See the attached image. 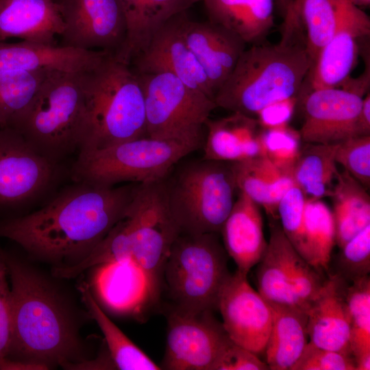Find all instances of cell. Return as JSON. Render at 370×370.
Here are the masks:
<instances>
[{
    "mask_svg": "<svg viewBox=\"0 0 370 370\" xmlns=\"http://www.w3.org/2000/svg\"><path fill=\"white\" fill-rule=\"evenodd\" d=\"M12 292V341L8 358L48 369L87 360L74 312L51 280L3 251Z\"/></svg>",
    "mask_w": 370,
    "mask_h": 370,
    "instance_id": "cell-2",
    "label": "cell"
},
{
    "mask_svg": "<svg viewBox=\"0 0 370 370\" xmlns=\"http://www.w3.org/2000/svg\"><path fill=\"white\" fill-rule=\"evenodd\" d=\"M270 305L273 320L264 362L271 370H291L308 342L307 313L295 306Z\"/></svg>",
    "mask_w": 370,
    "mask_h": 370,
    "instance_id": "cell-28",
    "label": "cell"
},
{
    "mask_svg": "<svg viewBox=\"0 0 370 370\" xmlns=\"http://www.w3.org/2000/svg\"><path fill=\"white\" fill-rule=\"evenodd\" d=\"M127 23V35L124 45L115 55L121 61L130 64L143 50L142 0H120Z\"/></svg>",
    "mask_w": 370,
    "mask_h": 370,
    "instance_id": "cell-42",
    "label": "cell"
},
{
    "mask_svg": "<svg viewBox=\"0 0 370 370\" xmlns=\"http://www.w3.org/2000/svg\"><path fill=\"white\" fill-rule=\"evenodd\" d=\"M364 71L357 77H349L339 86L364 97L370 92V64H365Z\"/></svg>",
    "mask_w": 370,
    "mask_h": 370,
    "instance_id": "cell-46",
    "label": "cell"
},
{
    "mask_svg": "<svg viewBox=\"0 0 370 370\" xmlns=\"http://www.w3.org/2000/svg\"><path fill=\"white\" fill-rule=\"evenodd\" d=\"M58 164L39 153L14 128L0 127V210L41 196L53 185Z\"/></svg>",
    "mask_w": 370,
    "mask_h": 370,
    "instance_id": "cell-11",
    "label": "cell"
},
{
    "mask_svg": "<svg viewBox=\"0 0 370 370\" xmlns=\"http://www.w3.org/2000/svg\"><path fill=\"white\" fill-rule=\"evenodd\" d=\"M291 370H356L352 355L323 349L308 342Z\"/></svg>",
    "mask_w": 370,
    "mask_h": 370,
    "instance_id": "cell-41",
    "label": "cell"
},
{
    "mask_svg": "<svg viewBox=\"0 0 370 370\" xmlns=\"http://www.w3.org/2000/svg\"><path fill=\"white\" fill-rule=\"evenodd\" d=\"M335 160L367 190L369 189L370 135L352 136L338 143Z\"/></svg>",
    "mask_w": 370,
    "mask_h": 370,
    "instance_id": "cell-39",
    "label": "cell"
},
{
    "mask_svg": "<svg viewBox=\"0 0 370 370\" xmlns=\"http://www.w3.org/2000/svg\"><path fill=\"white\" fill-rule=\"evenodd\" d=\"M184 12L170 18L156 32L146 49L131 62L132 68L137 73H171L214 100L208 79L184 38Z\"/></svg>",
    "mask_w": 370,
    "mask_h": 370,
    "instance_id": "cell-17",
    "label": "cell"
},
{
    "mask_svg": "<svg viewBox=\"0 0 370 370\" xmlns=\"http://www.w3.org/2000/svg\"><path fill=\"white\" fill-rule=\"evenodd\" d=\"M267 364L253 352L233 341L226 347L214 370H268Z\"/></svg>",
    "mask_w": 370,
    "mask_h": 370,
    "instance_id": "cell-44",
    "label": "cell"
},
{
    "mask_svg": "<svg viewBox=\"0 0 370 370\" xmlns=\"http://www.w3.org/2000/svg\"><path fill=\"white\" fill-rule=\"evenodd\" d=\"M12 301L3 250L0 249V360L8 356L12 341Z\"/></svg>",
    "mask_w": 370,
    "mask_h": 370,
    "instance_id": "cell-43",
    "label": "cell"
},
{
    "mask_svg": "<svg viewBox=\"0 0 370 370\" xmlns=\"http://www.w3.org/2000/svg\"><path fill=\"white\" fill-rule=\"evenodd\" d=\"M50 71H0V127L8 126L29 106Z\"/></svg>",
    "mask_w": 370,
    "mask_h": 370,
    "instance_id": "cell-35",
    "label": "cell"
},
{
    "mask_svg": "<svg viewBox=\"0 0 370 370\" xmlns=\"http://www.w3.org/2000/svg\"><path fill=\"white\" fill-rule=\"evenodd\" d=\"M208 21L239 36L245 43L264 42L274 25L275 0H202Z\"/></svg>",
    "mask_w": 370,
    "mask_h": 370,
    "instance_id": "cell-26",
    "label": "cell"
},
{
    "mask_svg": "<svg viewBox=\"0 0 370 370\" xmlns=\"http://www.w3.org/2000/svg\"><path fill=\"white\" fill-rule=\"evenodd\" d=\"M182 32L215 95L232 72L247 44L236 34L220 25L210 21L190 20L186 12L182 16Z\"/></svg>",
    "mask_w": 370,
    "mask_h": 370,
    "instance_id": "cell-18",
    "label": "cell"
},
{
    "mask_svg": "<svg viewBox=\"0 0 370 370\" xmlns=\"http://www.w3.org/2000/svg\"><path fill=\"white\" fill-rule=\"evenodd\" d=\"M293 1L294 0H275V6L283 18L293 5Z\"/></svg>",
    "mask_w": 370,
    "mask_h": 370,
    "instance_id": "cell-48",
    "label": "cell"
},
{
    "mask_svg": "<svg viewBox=\"0 0 370 370\" xmlns=\"http://www.w3.org/2000/svg\"><path fill=\"white\" fill-rule=\"evenodd\" d=\"M297 254L280 223L271 218L267 247L256 264L258 291L269 303L297 307L290 288L293 265Z\"/></svg>",
    "mask_w": 370,
    "mask_h": 370,
    "instance_id": "cell-25",
    "label": "cell"
},
{
    "mask_svg": "<svg viewBox=\"0 0 370 370\" xmlns=\"http://www.w3.org/2000/svg\"><path fill=\"white\" fill-rule=\"evenodd\" d=\"M79 290L88 312L103 333L108 352L114 369H162L160 366L156 364L108 317L95 301L86 284H82Z\"/></svg>",
    "mask_w": 370,
    "mask_h": 370,
    "instance_id": "cell-31",
    "label": "cell"
},
{
    "mask_svg": "<svg viewBox=\"0 0 370 370\" xmlns=\"http://www.w3.org/2000/svg\"><path fill=\"white\" fill-rule=\"evenodd\" d=\"M200 1L201 0H142L143 51L156 32L166 22L174 16L186 12Z\"/></svg>",
    "mask_w": 370,
    "mask_h": 370,
    "instance_id": "cell-40",
    "label": "cell"
},
{
    "mask_svg": "<svg viewBox=\"0 0 370 370\" xmlns=\"http://www.w3.org/2000/svg\"><path fill=\"white\" fill-rule=\"evenodd\" d=\"M230 339L258 357L264 354L272 325L270 304L237 270L222 286L217 303Z\"/></svg>",
    "mask_w": 370,
    "mask_h": 370,
    "instance_id": "cell-14",
    "label": "cell"
},
{
    "mask_svg": "<svg viewBox=\"0 0 370 370\" xmlns=\"http://www.w3.org/2000/svg\"><path fill=\"white\" fill-rule=\"evenodd\" d=\"M307 197L294 184L283 195L278 206L281 227L295 250L304 258V216Z\"/></svg>",
    "mask_w": 370,
    "mask_h": 370,
    "instance_id": "cell-38",
    "label": "cell"
},
{
    "mask_svg": "<svg viewBox=\"0 0 370 370\" xmlns=\"http://www.w3.org/2000/svg\"><path fill=\"white\" fill-rule=\"evenodd\" d=\"M219 234H179L173 241L162 274L173 309L184 313L217 310L221 289L231 274Z\"/></svg>",
    "mask_w": 370,
    "mask_h": 370,
    "instance_id": "cell-8",
    "label": "cell"
},
{
    "mask_svg": "<svg viewBox=\"0 0 370 370\" xmlns=\"http://www.w3.org/2000/svg\"><path fill=\"white\" fill-rule=\"evenodd\" d=\"M367 190L345 170L338 171L330 197L336 229V244L341 249L370 225V197Z\"/></svg>",
    "mask_w": 370,
    "mask_h": 370,
    "instance_id": "cell-29",
    "label": "cell"
},
{
    "mask_svg": "<svg viewBox=\"0 0 370 370\" xmlns=\"http://www.w3.org/2000/svg\"><path fill=\"white\" fill-rule=\"evenodd\" d=\"M304 259L329 273L336 229L332 210L321 199L307 198L304 216Z\"/></svg>",
    "mask_w": 370,
    "mask_h": 370,
    "instance_id": "cell-32",
    "label": "cell"
},
{
    "mask_svg": "<svg viewBox=\"0 0 370 370\" xmlns=\"http://www.w3.org/2000/svg\"><path fill=\"white\" fill-rule=\"evenodd\" d=\"M135 73L143 95L146 136L204 143L205 123L217 108L214 100L171 73Z\"/></svg>",
    "mask_w": 370,
    "mask_h": 370,
    "instance_id": "cell-10",
    "label": "cell"
},
{
    "mask_svg": "<svg viewBox=\"0 0 370 370\" xmlns=\"http://www.w3.org/2000/svg\"><path fill=\"white\" fill-rule=\"evenodd\" d=\"M341 249L333 274L347 284L369 275L370 225L349 240Z\"/></svg>",
    "mask_w": 370,
    "mask_h": 370,
    "instance_id": "cell-37",
    "label": "cell"
},
{
    "mask_svg": "<svg viewBox=\"0 0 370 370\" xmlns=\"http://www.w3.org/2000/svg\"><path fill=\"white\" fill-rule=\"evenodd\" d=\"M345 1L300 0L293 2V5L300 12L311 68L321 50L334 34Z\"/></svg>",
    "mask_w": 370,
    "mask_h": 370,
    "instance_id": "cell-34",
    "label": "cell"
},
{
    "mask_svg": "<svg viewBox=\"0 0 370 370\" xmlns=\"http://www.w3.org/2000/svg\"><path fill=\"white\" fill-rule=\"evenodd\" d=\"M300 1V0H294L295 2H298V1ZM294 1H293V2H294Z\"/></svg>",
    "mask_w": 370,
    "mask_h": 370,
    "instance_id": "cell-50",
    "label": "cell"
},
{
    "mask_svg": "<svg viewBox=\"0 0 370 370\" xmlns=\"http://www.w3.org/2000/svg\"><path fill=\"white\" fill-rule=\"evenodd\" d=\"M167 336L161 369L214 370L232 342L212 311L184 313L172 309L167 317Z\"/></svg>",
    "mask_w": 370,
    "mask_h": 370,
    "instance_id": "cell-12",
    "label": "cell"
},
{
    "mask_svg": "<svg viewBox=\"0 0 370 370\" xmlns=\"http://www.w3.org/2000/svg\"><path fill=\"white\" fill-rule=\"evenodd\" d=\"M352 4L358 7H369L370 5V0H347Z\"/></svg>",
    "mask_w": 370,
    "mask_h": 370,
    "instance_id": "cell-49",
    "label": "cell"
},
{
    "mask_svg": "<svg viewBox=\"0 0 370 370\" xmlns=\"http://www.w3.org/2000/svg\"><path fill=\"white\" fill-rule=\"evenodd\" d=\"M113 234L123 256L145 271L159 294L166 260L180 234L167 208L162 180L137 184Z\"/></svg>",
    "mask_w": 370,
    "mask_h": 370,
    "instance_id": "cell-9",
    "label": "cell"
},
{
    "mask_svg": "<svg viewBox=\"0 0 370 370\" xmlns=\"http://www.w3.org/2000/svg\"><path fill=\"white\" fill-rule=\"evenodd\" d=\"M220 234L237 271L247 276L251 268L260 262L267 247L260 206L238 191Z\"/></svg>",
    "mask_w": 370,
    "mask_h": 370,
    "instance_id": "cell-22",
    "label": "cell"
},
{
    "mask_svg": "<svg viewBox=\"0 0 370 370\" xmlns=\"http://www.w3.org/2000/svg\"><path fill=\"white\" fill-rule=\"evenodd\" d=\"M304 120L299 130L302 143L335 144L356 136L363 97L341 88L301 93Z\"/></svg>",
    "mask_w": 370,
    "mask_h": 370,
    "instance_id": "cell-15",
    "label": "cell"
},
{
    "mask_svg": "<svg viewBox=\"0 0 370 370\" xmlns=\"http://www.w3.org/2000/svg\"><path fill=\"white\" fill-rule=\"evenodd\" d=\"M231 164L238 190L263 207L270 218L278 219V204L295 184L292 175L264 155Z\"/></svg>",
    "mask_w": 370,
    "mask_h": 370,
    "instance_id": "cell-27",
    "label": "cell"
},
{
    "mask_svg": "<svg viewBox=\"0 0 370 370\" xmlns=\"http://www.w3.org/2000/svg\"><path fill=\"white\" fill-rule=\"evenodd\" d=\"M370 135V92L362 99L356 123V136Z\"/></svg>",
    "mask_w": 370,
    "mask_h": 370,
    "instance_id": "cell-47",
    "label": "cell"
},
{
    "mask_svg": "<svg viewBox=\"0 0 370 370\" xmlns=\"http://www.w3.org/2000/svg\"><path fill=\"white\" fill-rule=\"evenodd\" d=\"M94 286L102 303L122 314H140L159 295L147 273L132 259L98 265Z\"/></svg>",
    "mask_w": 370,
    "mask_h": 370,
    "instance_id": "cell-19",
    "label": "cell"
},
{
    "mask_svg": "<svg viewBox=\"0 0 370 370\" xmlns=\"http://www.w3.org/2000/svg\"><path fill=\"white\" fill-rule=\"evenodd\" d=\"M137 184L103 186L76 182L40 209L1 220L0 238L15 242L56 267L73 266L121 219Z\"/></svg>",
    "mask_w": 370,
    "mask_h": 370,
    "instance_id": "cell-1",
    "label": "cell"
},
{
    "mask_svg": "<svg viewBox=\"0 0 370 370\" xmlns=\"http://www.w3.org/2000/svg\"><path fill=\"white\" fill-rule=\"evenodd\" d=\"M365 36H370L369 16L345 0L334 34L306 77L310 90L339 88L356 66L360 56L358 40Z\"/></svg>",
    "mask_w": 370,
    "mask_h": 370,
    "instance_id": "cell-16",
    "label": "cell"
},
{
    "mask_svg": "<svg viewBox=\"0 0 370 370\" xmlns=\"http://www.w3.org/2000/svg\"><path fill=\"white\" fill-rule=\"evenodd\" d=\"M84 86L86 138L82 149L103 148L146 136L143 91L130 64L109 53L84 73Z\"/></svg>",
    "mask_w": 370,
    "mask_h": 370,
    "instance_id": "cell-4",
    "label": "cell"
},
{
    "mask_svg": "<svg viewBox=\"0 0 370 370\" xmlns=\"http://www.w3.org/2000/svg\"><path fill=\"white\" fill-rule=\"evenodd\" d=\"M199 141L143 136L99 149H82L71 169L75 182L114 186L162 180L174 165L202 147Z\"/></svg>",
    "mask_w": 370,
    "mask_h": 370,
    "instance_id": "cell-7",
    "label": "cell"
},
{
    "mask_svg": "<svg viewBox=\"0 0 370 370\" xmlns=\"http://www.w3.org/2000/svg\"><path fill=\"white\" fill-rule=\"evenodd\" d=\"M64 29L61 46L117 54L127 35L120 0H54Z\"/></svg>",
    "mask_w": 370,
    "mask_h": 370,
    "instance_id": "cell-13",
    "label": "cell"
},
{
    "mask_svg": "<svg viewBox=\"0 0 370 370\" xmlns=\"http://www.w3.org/2000/svg\"><path fill=\"white\" fill-rule=\"evenodd\" d=\"M281 38L243 52L232 72L216 92L217 107L251 117L267 105L299 97L312 66L300 12L291 7Z\"/></svg>",
    "mask_w": 370,
    "mask_h": 370,
    "instance_id": "cell-3",
    "label": "cell"
},
{
    "mask_svg": "<svg viewBox=\"0 0 370 370\" xmlns=\"http://www.w3.org/2000/svg\"><path fill=\"white\" fill-rule=\"evenodd\" d=\"M164 200L180 234H220L238 190L231 162L193 161L162 180Z\"/></svg>",
    "mask_w": 370,
    "mask_h": 370,
    "instance_id": "cell-6",
    "label": "cell"
},
{
    "mask_svg": "<svg viewBox=\"0 0 370 370\" xmlns=\"http://www.w3.org/2000/svg\"><path fill=\"white\" fill-rule=\"evenodd\" d=\"M110 53L22 41L0 42V71L41 70L83 73Z\"/></svg>",
    "mask_w": 370,
    "mask_h": 370,
    "instance_id": "cell-21",
    "label": "cell"
},
{
    "mask_svg": "<svg viewBox=\"0 0 370 370\" xmlns=\"http://www.w3.org/2000/svg\"><path fill=\"white\" fill-rule=\"evenodd\" d=\"M347 284L329 273L321 291L306 310L308 342L332 351L352 354L350 328L345 290Z\"/></svg>",
    "mask_w": 370,
    "mask_h": 370,
    "instance_id": "cell-20",
    "label": "cell"
},
{
    "mask_svg": "<svg viewBox=\"0 0 370 370\" xmlns=\"http://www.w3.org/2000/svg\"><path fill=\"white\" fill-rule=\"evenodd\" d=\"M350 328V349L356 370L370 369V278L352 284L345 290Z\"/></svg>",
    "mask_w": 370,
    "mask_h": 370,
    "instance_id": "cell-33",
    "label": "cell"
},
{
    "mask_svg": "<svg viewBox=\"0 0 370 370\" xmlns=\"http://www.w3.org/2000/svg\"><path fill=\"white\" fill-rule=\"evenodd\" d=\"M205 127L204 159L233 162L263 155L262 127L255 117L232 112L218 119H208Z\"/></svg>",
    "mask_w": 370,
    "mask_h": 370,
    "instance_id": "cell-24",
    "label": "cell"
},
{
    "mask_svg": "<svg viewBox=\"0 0 370 370\" xmlns=\"http://www.w3.org/2000/svg\"><path fill=\"white\" fill-rule=\"evenodd\" d=\"M260 141L263 155L275 166L291 174L302 145L299 131L288 125L262 128Z\"/></svg>",
    "mask_w": 370,
    "mask_h": 370,
    "instance_id": "cell-36",
    "label": "cell"
},
{
    "mask_svg": "<svg viewBox=\"0 0 370 370\" xmlns=\"http://www.w3.org/2000/svg\"><path fill=\"white\" fill-rule=\"evenodd\" d=\"M337 143H304L291 175L306 197L330 196L338 172L335 160Z\"/></svg>",
    "mask_w": 370,
    "mask_h": 370,
    "instance_id": "cell-30",
    "label": "cell"
},
{
    "mask_svg": "<svg viewBox=\"0 0 370 370\" xmlns=\"http://www.w3.org/2000/svg\"><path fill=\"white\" fill-rule=\"evenodd\" d=\"M63 21L54 0H0V42L22 41L57 45Z\"/></svg>",
    "mask_w": 370,
    "mask_h": 370,
    "instance_id": "cell-23",
    "label": "cell"
},
{
    "mask_svg": "<svg viewBox=\"0 0 370 370\" xmlns=\"http://www.w3.org/2000/svg\"><path fill=\"white\" fill-rule=\"evenodd\" d=\"M84 73L50 71L32 102L8 125L58 164L85 142Z\"/></svg>",
    "mask_w": 370,
    "mask_h": 370,
    "instance_id": "cell-5",
    "label": "cell"
},
{
    "mask_svg": "<svg viewBox=\"0 0 370 370\" xmlns=\"http://www.w3.org/2000/svg\"><path fill=\"white\" fill-rule=\"evenodd\" d=\"M299 100L293 97L271 103L257 114L256 118L262 128H271L288 125Z\"/></svg>",
    "mask_w": 370,
    "mask_h": 370,
    "instance_id": "cell-45",
    "label": "cell"
}]
</instances>
